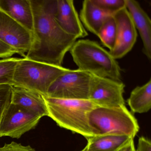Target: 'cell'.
<instances>
[{"label":"cell","mask_w":151,"mask_h":151,"mask_svg":"<svg viewBox=\"0 0 151 151\" xmlns=\"http://www.w3.org/2000/svg\"><path fill=\"white\" fill-rule=\"evenodd\" d=\"M42 118L35 113L17 105L10 104L0 125V137L18 139L34 129Z\"/></svg>","instance_id":"cell-7"},{"label":"cell","mask_w":151,"mask_h":151,"mask_svg":"<svg viewBox=\"0 0 151 151\" xmlns=\"http://www.w3.org/2000/svg\"><path fill=\"white\" fill-rule=\"evenodd\" d=\"M69 52L78 69L97 76L121 81L122 70L116 60L97 42L79 40Z\"/></svg>","instance_id":"cell-3"},{"label":"cell","mask_w":151,"mask_h":151,"mask_svg":"<svg viewBox=\"0 0 151 151\" xmlns=\"http://www.w3.org/2000/svg\"><path fill=\"white\" fill-rule=\"evenodd\" d=\"M116 23L115 43L109 53L115 60L124 57L133 48L137 33L133 21L126 8L114 15Z\"/></svg>","instance_id":"cell-10"},{"label":"cell","mask_w":151,"mask_h":151,"mask_svg":"<svg viewBox=\"0 0 151 151\" xmlns=\"http://www.w3.org/2000/svg\"><path fill=\"white\" fill-rule=\"evenodd\" d=\"M110 15L95 6L91 0L83 1L80 11V21L89 32L97 36L102 25Z\"/></svg>","instance_id":"cell-15"},{"label":"cell","mask_w":151,"mask_h":151,"mask_svg":"<svg viewBox=\"0 0 151 151\" xmlns=\"http://www.w3.org/2000/svg\"><path fill=\"white\" fill-rule=\"evenodd\" d=\"M102 11L114 16L121 9L126 7L125 0H91Z\"/></svg>","instance_id":"cell-20"},{"label":"cell","mask_w":151,"mask_h":151,"mask_svg":"<svg viewBox=\"0 0 151 151\" xmlns=\"http://www.w3.org/2000/svg\"><path fill=\"white\" fill-rule=\"evenodd\" d=\"M55 18L60 27L65 32L77 39L88 36L80 21L72 0H57Z\"/></svg>","instance_id":"cell-11"},{"label":"cell","mask_w":151,"mask_h":151,"mask_svg":"<svg viewBox=\"0 0 151 151\" xmlns=\"http://www.w3.org/2000/svg\"><path fill=\"white\" fill-rule=\"evenodd\" d=\"M0 151H36L30 145L24 146L16 142H12L10 144H6L0 147Z\"/></svg>","instance_id":"cell-22"},{"label":"cell","mask_w":151,"mask_h":151,"mask_svg":"<svg viewBox=\"0 0 151 151\" xmlns=\"http://www.w3.org/2000/svg\"><path fill=\"white\" fill-rule=\"evenodd\" d=\"M0 10L32 33L33 14L30 0H0Z\"/></svg>","instance_id":"cell-13"},{"label":"cell","mask_w":151,"mask_h":151,"mask_svg":"<svg viewBox=\"0 0 151 151\" xmlns=\"http://www.w3.org/2000/svg\"><path fill=\"white\" fill-rule=\"evenodd\" d=\"M32 33L0 10V41L25 57L32 42Z\"/></svg>","instance_id":"cell-9"},{"label":"cell","mask_w":151,"mask_h":151,"mask_svg":"<svg viewBox=\"0 0 151 151\" xmlns=\"http://www.w3.org/2000/svg\"><path fill=\"white\" fill-rule=\"evenodd\" d=\"M48 116L60 127L82 135L87 139L99 135L91 125L90 113L99 107L90 99H69L42 95Z\"/></svg>","instance_id":"cell-2"},{"label":"cell","mask_w":151,"mask_h":151,"mask_svg":"<svg viewBox=\"0 0 151 151\" xmlns=\"http://www.w3.org/2000/svg\"><path fill=\"white\" fill-rule=\"evenodd\" d=\"M126 8L129 13L143 44V52L151 59V21L139 3L135 0H125Z\"/></svg>","instance_id":"cell-12"},{"label":"cell","mask_w":151,"mask_h":151,"mask_svg":"<svg viewBox=\"0 0 151 151\" xmlns=\"http://www.w3.org/2000/svg\"><path fill=\"white\" fill-rule=\"evenodd\" d=\"M11 103L35 113L41 117L48 116L43 96L36 92L13 86Z\"/></svg>","instance_id":"cell-14"},{"label":"cell","mask_w":151,"mask_h":151,"mask_svg":"<svg viewBox=\"0 0 151 151\" xmlns=\"http://www.w3.org/2000/svg\"><path fill=\"white\" fill-rule=\"evenodd\" d=\"M33 14L31 46L24 58L62 66L66 54L77 39L67 34L55 18L57 0H30Z\"/></svg>","instance_id":"cell-1"},{"label":"cell","mask_w":151,"mask_h":151,"mask_svg":"<svg viewBox=\"0 0 151 151\" xmlns=\"http://www.w3.org/2000/svg\"><path fill=\"white\" fill-rule=\"evenodd\" d=\"M20 58L15 57L0 59V85H14V77Z\"/></svg>","instance_id":"cell-19"},{"label":"cell","mask_w":151,"mask_h":151,"mask_svg":"<svg viewBox=\"0 0 151 151\" xmlns=\"http://www.w3.org/2000/svg\"><path fill=\"white\" fill-rule=\"evenodd\" d=\"M68 69L62 66L20 58L15 71L13 86L46 95L51 85Z\"/></svg>","instance_id":"cell-4"},{"label":"cell","mask_w":151,"mask_h":151,"mask_svg":"<svg viewBox=\"0 0 151 151\" xmlns=\"http://www.w3.org/2000/svg\"><path fill=\"white\" fill-rule=\"evenodd\" d=\"M15 54L16 52L13 48L0 41V59L9 58Z\"/></svg>","instance_id":"cell-23"},{"label":"cell","mask_w":151,"mask_h":151,"mask_svg":"<svg viewBox=\"0 0 151 151\" xmlns=\"http://www.w3.org/2000/svg\"><path fill=\"white\" fill-rule=\"evenodd\" d=\"M87 151H118L133 138L127 135H100L86 139Z\"/></svg>","instance_id":"cell-16"},{"label":"cell","mask_w":151,"mask_h":151,"mask_svg":"<svg viewBox=\"0 0 151 151\" xmlns=\"http://www.w3.org/2000/svg\"><path fill=\"white\" fill-rule=\"evenodd\" d=\"M89 121L99 135H127L134 138L139 130L137 121L125 106L98 107L90 113Z\"/></svg>","instance_id":"cell-5"},{"label":"cell","mask_w":151,"mask_h":151,"mask_svg":"<svg viewBox=\"0 0 151 151\" xmlns=\"http://www.w3.org/2000/svg\"><path fill=\"white\" fill-rule=\"evenodd\" d=\"M12 87L9 85H0V125L6 110L11 104Z\"/></svg>","instance_id":"cell-21"},{"label":"cell","mask_w":151,"mask_h":151,"mask_svg":"<svg viewBox=\"0 0 151 151\" xmlns=\"http://www.w3.org/2000/svg\"><path fill=\"white\" fill-rule=\"evenodd\" d=\"M81 151H87L86 147V146L85 147H84V148H83V150H81Z\"/></svg>","instance_id":"cell-26"},{"label":"cell","mask_w":151,"mask_h":151,"mask_svg":"<svg viewBox=\"0 0 151 151\" xmlns=\"http://www.w3.org/2000/svg\"><path fill=\"white\" fill-rule=\"evenodd\" d=\"M136 151H151V143L150 139L144 137H139L137 148Z\"/></svg>","instance_id":"cell-24"},{"label":"cell","mask_w":151,"mask_h":151,"mask_svg":"<svg viewBox=\"0 0 151 151\" xmlns=\"http://www.w3.org/2000/svg\"><path fill=\"white\" fill-rule=\"evenodd\" d=\"M92 75L68 69L51 85L45 96L57 99H89Z\"/></svg>","instance_id":"cell-6"},{"label":"cell","mask_w":151,"mask_h":151,"mask_svg":"<svg viewBox=\"0 0 151 151\" xmlns=\"http://www.w3.org/2000/svg\"><path fill=\"white\" fill-rule=\"evenodd\" d=\"M116 23L114 16H110L106 20L98 33V36L102 44L112 50L115 43L116 37Z\"/></svg>","instance_id":"cell-18"},{"label":"cell","mask_w":151,"mask_h":151,"mask_svg":"<svg viewBox=\"0 0 151 151\" xmlns=\"http://www.w3.org/2000/svg\"><path fill=\"white\" fill-rule=\"evenodd\" d=\"M118 151H136L133 139L131 140L128 144L122 147Z\"/></svg>","instance_id":"cell-25"},{"label":"cell","mask_w":151,"mask_h":151,"mask_svg":"<svg viewBox=\"0 0 151 151\" xmlns=\"http://www.w3.org/2000/svg\"><path fill=\"white\" fill-rule=\"evenodd\" d=\"M133 113H147L151 108V79L142 86H137L127 100Z\"/></svg>","instance_id":"cell-17"},{"label":"cell","mask_w":151,"mask_h":151,"mask_svg":"<svg viewBox=\"0 0 151 151\" xmlns=\"http://www.w3.org/2000/svg\"><path fill=\"white\" fill-rule=\"evenodd\" d=\"M124 88L121 81L92 75L89 99L102 107L125 106Z\"/></svg>","instance_id":"cell-8"}]
</instances>
